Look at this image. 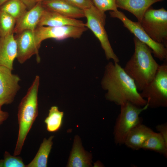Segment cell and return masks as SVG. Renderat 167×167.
I'll return each mask as SVG.
<instances>
[{
	"mask_svg": "<svg viewBox=\"0 0 167 167\" xmlns=\"http://www.w3.org/2000/svg\"><path fill=\"white\" fill-rule=\"evenodd\" d=\"M101 84L107 91L106 99L117 105L127 102L141 107L147 104L146 100L139 93L134 81L118 63L110 62L107 65Z\"/></svg>",
	"mask_w": 167,
	"mask_h": 167,
	"instance_id": "1",
	"label": "cell"
},
{
	"mask_svg": "<svg viewBox=\"0 0 167 167\" xmlns=\"http://www.w3.org/2000/svg\"><path fill=\"white\" fill-rule=\"evenodd\" d=\"M134 52L123 68L141 91L154 78L159 65L154 59L151 49L135 36Z\"/></svg>",
	"mask_w": 167,
	"mask_h": 167,
	"instance_id": "2",
	"label": "cell"
},
{
	"mask_svg": "<svg viewBox=\"0 0 167 167\" xmlns=\"http://www.w3.org/2000/svg\"><path fill=\"white\" fill-rule=\"evenodd\" d=\"M40 77L36 75L18 106L19 130L14 155H19L27 135L38 114V93Z\"/></svg>",
	"mask_w": 167,
	"mask_h": 167,
	"instance_id": "3",
	"label": "cell"
},
{
	"mask_svg": "<svg viewBox=\"0 0 167 167\" xmlns=\"http://www.w3.org/2000/svg\"><path fill=\"white\" fill-rule=\"evenodd\" d=\"M140 93L147 99L148 108H157L167 107V62L159 65L152 80Z\"/></svg>",
	"mask_w": 167,
	"mask_h": 167,
	"instance_id": "4",
	"label": "cell"
},
{
	"mask_svg": "<svg viewBox=\"0 0 167 167\" xmlns=\"http://www.w3.org/2000/svg\"><path fill=\"white\" fill-rule=\"evenodd\" d=\"M120 106V113L116 119L113 131L114 142L118 145L124 144L130 131L137 124L142 123L139 115L148 108L147 103L144 106L141 107L129 102Z\"/></svg>",
	"mask_w": 167,
	"mask_h": 167,
	"instance_id": "5",
	"label": "cell"
},
{
	"mask_svg": "<svg viewBox=\"0 0 167 167\" xmlns=\"http://www.w3.org/2000/svg\"><path fill=\"white\" fill-rule=\"evenodd\" d=\"M84 11L87 20L85 26L89 29L100 41L106 59L119 63L118 58L114 53L105 28L106 15L105 12L98 9L94 5Z\"/></svg>",
	"mask_w": 167,
	"mask_h": 167,
	"instance_id": "6",
	"label": "cell"
},
{
	"mask_svg": "<svg viewBox=\"0 0 167 167\" xmlns=\"http://www.w3.org/2000/svg\"><path fill=\"white\" fill-rule=\"evenodd\" d=\"M140 24L152 40L167 47V11L164 8L155 9L150 7Z\"/></svg>",
	"mask_w": 167,
	"mask_h": 167,
	"instance_id": "7",
	"label": "cell"
},
{
	"mask_svg": "<svg viewBox=\"0 0 167 167\" xmlns=\"http://www.w3.org/2000/svg\"><path fill=\"white\" fill-rule=\"evenodd\" d=\"M109 14L111 17L120 19L124 27L139 41L147 45L151 49L154 57L161 61L167 60V47L152 40L144 30L139 22L131 20L118 10L110 11Z\"/></svg>",
	"mask_w": 167,
	"mask_h": 167,
	"instance_id": "8",
	"label": "cell"
},
{
	"mask_svg": "<svg viewBox=\"0 0 167 167\" xmlns=\"http://www.w3.org/2000/svg\"><path fill=\"white\" fill-rule=\"evenodd\" d=\"M87 30V28L86 27L38 26L33 32L36 43L40 48L41 42L45 40L52 38L59 41L70 38H79Z\"/></svg>",
	"mask_w": 167,
	"mask_h": 167,
	"instance_id": "9",
	"label": "cell"
},
{
	"mask_svg": "<svg viewBox=\"0 0 167 167\" xmlns=\"http://www.w3.org/2000/svg\"><path fill=\"white\" fill-rule=\"evenodd\" d=\"M12 70L0 66V105L12 103L20 89L21 80L17 75L13 74Z\"/></svg>",
	"mask_w": 167,
	"mask_h": 167,
	"instance_id": "10",
	"label": "cell"
},
{
	"mask_svg": "<svg viewBox=\"0 0 167 167\" xmlns=\"http://www.w3.org/2000/svg\"><path fill=\"white\" fill-rule=\"evenodd\" d=\"M33 32L26 30L16 34L15 37L17 48L16 58L20 64L24 63L34 55H36L37 62L40 61L39 54L40 48L35 41Z\"/></svg>",
	"mask_w": 167,
	"mask_h": 167,
	"instance_id": "11",
	"label": "cell"
},
{
	"mask_svg": "<svg viewBox=\"0 0 167 167\" xmlns=\"http://www.w3.org/2000/svg\"><path fill=\"white\" fill-rule=\"evenodd\" d=\"M44 10L41 2L36 3L16 21L14 33L18 34L26 30L34 31L38 26Z\"/></svg>",
	"mask_w": 167,
	"mask_h": 167,
	"instance_id": "12",
	"label": "cell"
},
{
	"mask_svg": "<svg viewBox=\"0 0 167 167\" xmlns=\"http://www.w3.org/2000/svg\"><path fill=\"white\" fill-rule=\"evenodd\" d=\"M68 25L85 27V24L81 20L66 17L44 8L38 26L60 27Z\"/></svg>",
	"mask_w": 167,
	"mask_h": 167,
	"instance_id": "13",
	"label": "cell"
},
{
	"mask_svg": "<svg viewBox=\"0 0 167 167\" xmlns=\"http://www.w3.org/2000/svg\"><path fill=\"white\" fill-rule=\"evenodd\" d=\"M13 34L1 37L0 39V66L12 70L17 54V45Z\"/></svg>",
	"mask_w": 167,
	"mask_h": 167,
	"instance_id": "14",
	"label": "cell"
},
{
	"mask_svg": "<svg viewBox=\"0 0 167 167\" xmlns=\"http://www.w3.org/2000/svg\"><path fill=\"white\" fill-rule=\"evenodd\" d=\"M41 3L45 9L66 17L75 19L85 17L84 11L65 0H46L41 2Z\"/></svg>",
	"mask_w": 167,
	"mask_h": 167,
	"instance_id": "15",
	"label": "cell"
},
{
	"mask_svg": "<svg viewBox=\"0 0 167 167\" xmlns=\"http://www.w3.org/2000/svg\"><path fill=\"white\" fill-rule=\"evenodd\" d=\"M164 0H116L117 8L125 10L133 14L141 23L147 10L155 3Z\"/></svg>",
	"mask_w": 167,
	"mask_h": 167,
	"instance_id": "16",
	"label": "cell"
},
{
	"mask_svg": "<svg viewBox=\"0 0 167 167\" xmlns=\"http://www.w3.org/2000/svg\"><path fill=\"white\" fill-rule=\"evenodd\" d=\"M153 131L150 127L140 123L130 131L124 144L133 150L141 149L144 142Z\"/></svg>",
	"mask_w": 167,
	"mask_h": 167,
	"instance_id": "17",
	"label": "cell"
},
{
	"mask_svg": "<svg viewBox=\"0 0 167 167\" xmlns=\"http://www.w3.org/2000/svg\"><path fill=\"white\" fill-rule=\"evenodd\" d=\"M92 156L85 151L82 145L79 137L76 136L67 165L69 167H87L92 166Z\"/></svg>",
	"mask_w": 167,
	"mask_h": 167,
	"instance_id": "18",
	"label": "cell"
},
{
	"mask_svg": "<svg viewBox=\"0 0 167 167\" xmlns=\"http://www.w3.org/2000/svg\"><path fill=\"white\" fill-rule=\"evenodd\" d=\"M54 136L44 138L38 151L33 160L26 167H46L48 159L53 145Z\"/></svg>",
	"mask_w": 167,
	"mask_h": 167,
	"instance_id": "19",
	"label": "cell"
},
{
	"mask_svg": "<svg viewBox=\"0 0 167 167\" xmlns=\"http://www.w3.org/2000/svg\"><path fill=\"white\" fill-rule=\"evenodd\" d=\"M141 149L153 151L167 157V143L158 132L153 131L144 142Z\"/></svg>",
	"mask_w": 167,
	"mask_h": 167,
	"instance_id": "20",
	"label": "cell"
},
{
	"mask_svg": "<svg viewBox=\"0 0 167 167\" xmlns=\"http://www.w3.org/2000/svg\"><path fill=\"white\" fill-rule=\"evenodd\" d=\"M0 11L8 14L16 21L28 10L25 5L21 0H9L0 6Z\"/></svg>",
	"mask_w": 167,
	"mask_h": 167,
	"instance_id": "21",
	"label": "cell"
},
{
	"mask_svg": "<svg viewBox=\"0 0 167 167\" xmlns=\"http://www.w3.org/2000/svg\"><path fill=\"white\" fill-rule=\"evenodd\" d=\"M63 116V112L60 111L57 106L51 107L44 121L47 130L50 132L58 131L62 125Z\"/></svg>",
	"mask_w": 167,
	"mask_h": 167,
	"instance_id": "22",
	"label": "cell"
},
{
	"mask_svg": "<svg viewBox=\"0 0 167 167\" xmlns=\"http://www.w3.org/2000/svg\"><path fill=\"white\" fill-rule=\"evenodd\" d=\"M16 20L7 13L0 11V36L3 37L14 33Z\"/></svg>",
	"mask_w": 167,
	"mask_h": 167,
	"instance_id": "23",
	"label": "cell"
},
{
	"mask_svg": "<svg viewBox=\"0 0 167 167\" xmlns=\"http://www.w3.org/2000/svg\"><path fill=\"white\" fill-rule=\"evenodd\" d=\"M3 159L0 160V167H26L22 158L12 156L7 151L4 154Z\"/></svg>",
	"mask_w": 167,
	"mask_h": 167,
	"instance_id": "24",
	"label": "cell"
},
{
	"mask_svg": "<svg viewBox=\"0 0 167 167\" xmlns=\"http://www.w3.org/2000/svg\"><path fill=\"white\" fill-rule=\"evenodd\" d=\"M94 5L100 11L105 12L107 11L118 10L116 0H92Z\"/></svg>",
	"mask_w": 167,
	"mask_h": 167,
	"instance_id": "25",
	"label": "cell"
},
{
	"mask_svg": "<svg viewBox=\"0 0 167 167\" xmlns=\"http://www.w3.org/2000/svg\"><path fill=\"white\" fill-rule=\"evenodd\" d=\"M73 6L84 11L93 5L92 0H65Z\"/></svg>",
	"mask_w": 167,
	"mask_h": 167,
	"instance_id": "26",
	"label": "cell"
},
{
	"mask_svg": "<svg viewBox=\"0 0 167 167\" xmlns=\"http://www.w3.org/2000/svg\"><path fill=\"white\" fill-rule=\"evenodd\" d=\"M156 130L162 137L165 142L167 143V123L158 124L156 126Z\"/></svg>",
	"mask_w": 167,
	"mask_h": 167,
	"instance_id": "27",
	"label": "cell"
},
{
	"mask_svg": "<svg viewBox=\"0 0 167 167\" xmlns=\"http://www.w3.org/2000/svg\"><path fill=\"white\" fill-rule=\"evenodd\" d=\"M2 106L0 105V126L9 117L8 113L7 112L2 111Z\"/></svg>",
	"mask_w": 167,
	"mask_h": 167,
	"instance_id": "28",
	"label": "cell"
},
{
	"mask_svg": "<svg viewBox=\"0 0 167 167\" xmlns=\"http://www.w3.org/2000/svg\"><path fill=\"white\" fill-rule=\"evenodd\" d=\"M26 6L28 10L33 7L36 3L35 0H21Z\"/></svg>",
	"mask_w": 167,
	"mask_h": 167,
	"instance_id": "29",
	"label": "cell"
},
{
	"mask_svg": "<svg viewBox=\"0 0 167 167\" xmlns=\"http://www.w3.org/2000/svg\"><path fill=\"white\" fill-rule=\"evenodd\" d=\"M9 0H0V7L4 3Z\"/></svg>",
	"mask_w": 167,
	"mask_h": 167,
	"instance_id": "30",
	"label": "cell"
},
{
	"mask_svg": "<svg viewBox=\"0 0 167 167\" xmlns=\"http://www.w3.org/2000/svg\"><path fill=\"white\" fill-rule=\"evenodd\" d=\"M46 0H35L36 2V3L38 2H42L44 1H45Z\"/></svg>",
	"mask_w": 167,
	"mask_h": 167,
	"instance_id": "31",
	"label": "cell"
},
{
	"mask_svg": "<svg viewBox=\"0 0 167 167\" xmlns=\"http://www.w3.org/2000/svg\"><path fill=\"white\" fill-rule=\"evenodd\" d=\"M0 38H1V37H0Z\"/></svg>",
	"mask_w": 167,
	"mask_h": 167,
	"instance_id": "32",
	"label": "cell"
}]
</instances>
